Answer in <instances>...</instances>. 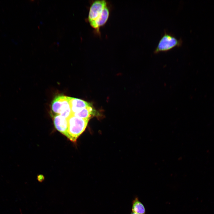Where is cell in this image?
<instances>
[{
	"instance_id": "obj_9",
	"label": "cell",
	"mask_w": 214,
	"mask_h": 214,
	"mask_svg": "<svg viewBox=\"0 0 214 214\" xmlns=\"http://www.w3.org/2000/svg\"><path fill=\"white\" fill-rule=\"evenodd\" d=\"M132 209L133 212L137 213L145 214L144 206L137 197L136 198L133 202Z\"/></svg>"
},
{
	"instance_id": "obj_7",
	"label": "cell",
	"mask_w": 214,
	"mask_h": 214,
	"mask_svg": "<svg viewBox=\"0 0 214 214\" xmlns=\"http://www.w3.org/2000/svg\"><path fill=\"white\" fill-rule=\"evenodd\" d=\"M69 103L72 114L87 107L91 106V103L81 99L70 97Z\"/></svg>"
},
{
	"instance_id": "obj_8",
	"label": "cell",
	"mask_w": 214,
	"mask_h": 214,
	"mask_svg": "<svg viewBox=\"0 0 214 214\" xmlns=\"http://www.w3.org/2000/svg\"><path fill=\"white\" fill-rule=\"evenodd\" d=\"M92 106L84 108L72 115L81 118L89 120L92 117L99 114L97 111Z\"/></svg>"
},
{
	"instance_id": "obj_1",
	"label": "cell",
	"mask_w": 214,
	"mask_h": 214,
	"mask_svg": "<svg viewBox=\"0 0 214 214\" xmlns=\"http://www.w3.org/2000/svg\"><path fill=\"white\" fill-rule=\"evenodd\" d=\"M89 120L81 118L72 114L68 119L67 137L73 142L85 130Z\"/></svg>"
},
{
	"instance_id": "obj_4",
	"label": "cell",
	"mask_w": 214,
	"mask_h": 214,
	"mask_svg": "<svg viewBox=\"0 0 214 214\" xmlns=\"http://www.w3.org/2000/svg\"><path fill=\"white\" fill-rule=\"evenodd\" d=\"M108 4L107 1L104 0H95L91 2L88 16L86 19L89 24L98 18L104 7Z\"/></svg>"
},
{
	"instance_id": "obj_10",
	"label": "cell",
	"mask_w": 214,
	"mask_h": 214,
	"mask_svg": "<svg viewBox=\"0 0 214 214\" xmlns=\"http://www.w3.org/2000/svg\"><path fill=\"white\" fill-rule=\"evenodd\" d=\"M131 214H139L137 213H135L132 212V213H131Z\"/></svg>"
},
{
	"instance_id": "obj_2",
	"label": "cell",
	"mask_w": 214,
	"mask_h": 214,
	"mask_svg": "<svg viewBox=\"0 0 214 214\" xmlns=\"http://www.w3.org/2000/svg\"><path fill=\"white\" fill-rule=\"evenodd\" d=\"M70 98L63 95H57L55 97L51 104V112L53 117L60 115L68 119L72 115Z\"/></svg>"
},
{
	"instance_id": "obj_3",
	"label": "cell",
	"mask_w": 214,
	"mask_h": 214,
	"mask_svg": "<svg viewBox=\"0 0 214 214\" xmlns=\"http://www.w3.org/2000/svg\"><path fill=\"white\" fill-rule=\"evenodd\" d=\"M182 43L181 38L178 39L173 34L165 31L153 53L156 54L160 52H167L175 47H181Z\"/></svg>"
},
{
	"instance_id": "obj_6",
	"label": "cell",
	"mask_w": 214,
	"mask_h": 214,
	"mask_svg": "<svg viewBox=\"0 0 214 214\" xmlns=\"http://www.w3.org/2000/svg\"><path fill=\"white\" fill-rule=\"evenodd\" d=\"M53 122L56 130L66 137L68 127V119L60 115L53 116Z\"/></svg>"
},
{
	"instance_id": "obj_5",
	"label": "cell",
	"mask_w": 214,
	"mask_h": 214,
	"mask_svg": "<svg viewBox=\"0 0 214 214\" xmlns=\"http://www.w3.org/2000/svg\"><path fill=\"white\" fill-rule=\"evenodd\" d=\"M110 14V8L108 4L103 10L100 15L94 21L89 23L90 26L100 35V28L104 26L108 21Z\"/></svg>"
}]
</instances>
